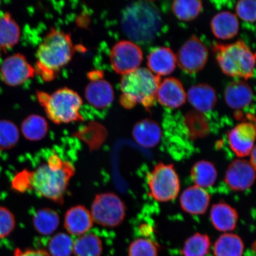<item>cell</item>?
<instances>
[{
    "mask_svg": "<svg viewBox=\"0 0 256 256\" xmlns=\"http://www.w3.org/2000/svg\"><path fill=\"white\" fill-rule=\"evenodd\" d=\"M35 74L34 67L22 54H14L6 58L0 66V78L2 81L12 87L24 84Z\"/></svg>",
    "mask_w": 256,
    "mask_h": 256,
    "instance_id": "11",
    "label": "cell"
},
{
    "mask_svg": "<svg viewBox=\"0 0 256 256\" xmlns=\"http://www.w3.org/2000/svg\"><path fill=\"white\" fill-rule=\"evenodd\" d=\"M14 256H50L46 251L43 250H22L17 248L14 252Z\"/></svg>",
    "mask_w": 256,
    "mask_h": 256,
    "instance_id": "38",
    "label": "cell"
},
{
    "mask_svg": "<svg viewBox=\"0 0 256 256\" xmlns=\"http://www.w3.org/2000/svg\"><path fill=\"white\" fill-rule=\"evenodd\" d=\"M48 248L52 256H70L72 252V240L66 233H58L50 239Z\"/></svg>",
    "mask_w": 256,
    "mask_h": 256,
    "instance_id": "33",
    "label": "cell"
},
{
    "mask_svg": "<svg viewBox=\"0 0 256 256\" xmlns=\"http://www.w3.org/2000/svg\"><path fill=\"white\" fill-rule=\"evenodd\" d=\"M74 52L71 34L50 28L37 50L36 74L44 82L53 81L71 62Z\"/></svg>",
    "mask_w": 256,
    "mask_h": 256,
    "instance_id": "2",
    "label": "cell"
},
{
    "mask_svg": "<svg viewBox=\"0 0 256 256\" xmlns=\"http://www.w3.org/2000/svg\"><path fill=\"white\" fill-rule=\"evenodd\" d=\"M160 82V76L144 68H139L122 76L120 80V104L128 110L137 104L149 110L155 104Z\"/></svg>",
    "mask_w": 256,
    "mask_h": 256,
    "instance_id": "4",
    "label": "cell"
},
{
    "mask_svg": "<svg viewBox=\"0 0 256 256\" xmlns=\"http://www.w3.org/2000/svg\"><path fill=\"white\" fill-rule=\"evenodd\" d=\"M110 59L114 71L124 76L139 68L143 60V53L134 42L121 40L112 48Z\"/></svg>",
    "mask_w": 256,
    "mask_h": 256,
    "instance_id": "9",
    "label": "cell"
},
{
    "mask_svg": "<svg viewBox=\"0 0 256 256\" xmlns=\"http://www.w3.org/2000/svg\"><path fill=\"white\" fill-rule=\"evenodd\" d=\"M102 250V240L94 234H85L73 242L72 252L76 256H100Z\"/></svg>",
    "mask_w": 256,
    "mask_h": 256,
    "instance_id": "29",
    "label": "cell"
},
{
    "mask_svg": "<svg viewBox=\"0 0 256 256\" xmlns=\"http://www.w3.org/2000/svg\"><path fill=\"white\" fill-rule=\"evenodd\" d=\"M176 64V56L168 47H159L154 50L147 60L150 71L160 78L170 74L174 71Z\"/></svg>",
    "mask_w": 256,
    "mask_h": 256,
    "instance_id": "18",
    "label": "cell"
},
{
    "mask_svg": "<svg viewBox=\"0 0 256 256\" xmlns=\"http://www.w3.org/2000/svg\"><path fill=\"white\" fill-rule=\"evenodd\" d=\"M210 202V196L206 188L195 185L186 188L180 198L182 210L190 215H203L206 212Z\"/></svg>",
    "mask_w": 256,
    "mask_h": 256,
    "instance_id": "15",
    "label": "cell"
},
{
    "mask_svg": "<svg viewBox=\"0 0 256 256\" xmlns=\"http://www.w3.org/2000/svg\"><path fill=\"white\" fill-rule=\"evenodd\" d=\"M190 104L196 110L209 112L216 106L217 96L215 89L206 84H200L191 87L186 94Z\"/></svg>",
    "mask_w": 256,
    "mask_h": 256,
    "instance_id": "23",
    "label": "cell"
},
{
    "mask_svg": "<svg viewBox=\"0 0 256 256\" xmlns=\"http://www.w3.org/2000/svg\"><path fill=\"white\" fill-rule=\"evenodd\" d=\"M36 96L48 119L53 123L60 124L84 121L80 112L82 98L73 90L64 88L58 89L52 94L38 91Z\"/></svg>",
    "mask_w": 256,
    "mask_h": 256,
    "instance_id": "5",
    "label": "cell"
},
{
    "mask_svg": "<svg viewBox=\"0 0 256 256\" xmlns=\"http://www.w3.org/2000/svg\"><path fill=\"white\" fill-rule=\"evenodd\" d=\"M183 84L175 78H166L160 82L156 94V100L164 106L176 108L182 106L186 100Z\"/></svg>",
    "mask_w": 256,
    "mask_h": 256,
    "instance_id": "14",
    "label": "cell"
},
{
    "mask_svg": "<svg viewBox=\"0 0 256 256\" xmlns=\"http://www.w3.org/2000/svg\"><path fill=\"white\" fill-rule=\"evenodd\" d=\"M202 8V2L197 0H176L172 4V10L179 20L191 21L196 18Z\"/></svg>",
    "mask_w": 256,
    "mask_h": 256,
    "instance_id": "30",
    "label": "cell"
},
{
    "mask_svg": "<svg viewBox=\"0 0 256 256\" xmlns=\"http://www.w3.org/2000/svg\"><path fill=\"white\" fill-rule=\"evenodd\" d=\"M210 220L214 228L220 232H230L236 228L238 214L234 208L224 202L214 204L210 208Z\"/></svg>",
    "mask_w": 256,
    "mask_h": 256,
    "instance_id": "19",
    "label": "cell"
},
{
    "mask_svg": "<svg viewBox=\"0 0 256 256\" xmlns=\"http://www.w3.org/2000/svg\"><path fill=\"white\" fill-rule=\"evenodd\" d=\"M176 58L182 70L192 74L200 72L206 66L208 50L202 42L194 35L182 46Z\"/></svg>",
    "mask_w": 256,
    "mask_h": 256,
    "instance_id": "10",
    "label": "cell"
},
{
    "mask_svg": "<svg viewBox=\"0 0 256 256\" xmlns=\"http://www.w3.org/2000/svg\"><path fill=\"white\" fill-rule=\"evenodd\" d=\"M104 75L103 72L92 71L88 72V76L90 81H94V80L104 78Z\"/></svg>",
    "mask_w": 256,
    "mask_h": 256,
    "instance_id": "39",
    "label": "cell"
},
{
    "mask_svg": "<svg viewBox=\"0 0 256 256\" xmlns=\"http://www.w3.org/2000/svg\"><path fill=\"white\" fill-rule=\"evenodd\" d=\"M128 254L129 256H158V248L151 240L138 238L131 243Z\"/></svg>",
    "mask_w": 256,
    "mask_h": 256,
    "instance_id": "34",
    "label": "cell"
},
{
    "mask_svg": "<svg viewBox=\"0 0 256 256\" xmlns=\"http://www.w3.org/2000/svg\"><path fill=\"white\" fill-rule=\"evenodd\" d=\"M213 51L226 75L248 80L254 74L255 54L242 40L231 44H216Z\"/></svg>",
    "mask_w": 256,
    "mask_h": 256,
    "instance_id": "6",
    "label": "cell"
},
{
    "mask_svg": "<svg viewBox=\"0 0 256 256\" xmlns=\"http://www.w3.org/2000/svg\"><path fill=\"white\" fill-rule=\"evenodd\" d=\"M15 216L7 208L0 206V238H6L14 231Z\"/></svg>",
    "mask_w": 256,
    "mask_h": 256,
    "instance_id": "35",
    "label": "cell"
},
{
    "mask_svg": "<svg viewBox=\"0 0 256 256\" xmlns=\"http://www.w3.org/2000/svg\"><path fill=\"white\" fill-rule=\"evenodd\" d=\"M190 177L195 186L203 188H210L216 181L217 170L212 162L201 160L192 167Z\"/></svg>",
    "mask_w": 256,
    "mask_h": 256,
    "instance_id": "25",
    "label": "cell"
},
{
    "mask_svg": "<svg viewBox=\"0 0 256 256\" xmlns=\"http://www.w3.org/2000/svg\"><path fill=\"white\" fill-rule=\"evenodd\" d=\"M20 28L8 12H0V55L8 52L20 40Z\"/></svg>",
    "mask_w": 256,
    "mask_h": 256,
    "instance_id": "21",
    "label": "cell"
},
{
    "mask_svg": "<svg viewBox=\"0 0 256 256\" xmlns=\"http://www.w3.org/2000/svg\"><path fill=\"white\" fill-rule=\"evenodd\" d=\"M254 97L252 88L247 82H234L228 86L224 92V98L227 104L232 110H239L248 106Z\"/></svg>",
    "mask_w": 256,
    "mask_h": 256,
    "instance_id": "22",
    "label": "cell"
},
{
    "mask_svg": "<svg viewBox=\"0 0 256 256\" xmlns=\"http://www.w3.org/2000/svg\"><path fill=\"white\" fill-rule=\"evenodd\" d=\"M49 126L44 118L38 114L28 116L21 126L22 134L26 139L30 142H38L47 135Z\"/></svg>",
    "mask_w": 256,
    "mask_h": 256,
    "instance_id": "28",
    "label": "cell"
},
{
    "mask_svg": "<svg viewBox=\"0 0 256 256\" xmlns=\"http://www.w3.org/2000/svg\"><path fill=\"white\" fill-rule=\"evenodd\" d=\"M256 127L254 124L240 123L230 131L228 143L232 151L240 158L248 156L254 148Z\"/></svg>",
    "mask_w": 256,
    "mask_h": 256,
    "instance_id": "13",
    "label": "cell"
},
{
    "mask_svg": "<svg viewBox=\"0 0 256 256\" xmlns=\"http://www.w3.org/2000/svg\"><path fill=\"white\" fill-rule=\"evenodd\" d=\"M254 0H242L236 5V14L245 22L252 23L256 20V6Z\"/></svg>",
    "mask_w": 256,
    "mask_h": 256,
    "instance_id": "36",
    "label": "cell"
},
{
    "mask_svg": "<svg viewBox=\"0 0 256 256\" xmlns=\"http://www.w3.org/2000/svg\"><path fill=\"white\" fill-rule=\"evenodd\" d=\"M12 186L14 190L21 193L30 190L28 170H24L15 176L12 181Z\"/></svg>",
    "mask_w": 256,
    "mask_h": 256,
    "instance_id": "37",
    "label": "cell"
},
{
    "mask_svg": "<svg viewBox=\"0 0 256 256\" xmlns=\"http://www.w3.org/2000/svg\"><path fill=\"white\" fill-rule=\"evenodd\" d=\"M132 136L136 142L144 148H154L162 140V128L155 120H143L134 126Z\"/></svg>",
    "mask_w": 256,
    "mask_h": 256,
    "instance_id": "20",
    "label": "cell"
},
{
    "mask_svg": "<svg viewBox=\"0 0 256 256\" xmlns=\"http://www.w3.org/2000/svg\"><path fill=\"white\" fill-rule=\"evenodd\" d=\"M114 90L110 83L104 78L90 82L86 88V100L92 106L102 110L113 103Z\"/></svg>",
    "mask_w": 256,
    "mask_h": 256,
    "instance_id": "17",
    "label": "cell"
},
{
    "mask_svg": "<svg viewBox=\"0 0 256 256\" xmlns=\"http://www.w3.org/2000/svg\"><path fill=\"white\" fill-rule=\"evenodd\" d=\"M149 195L152 199L167 202L178 196L180 182L174 166L160 162L146 176Z\"/></svg>",
    "mask_w": 256,
    "mask_h": 256,
    "instance_id": "7",
    "label": "cell"
},
{
    "mask_svg": "<svg viewBox=\"0 0 256 256\" xmlns=\"http://www.w3.org/2000/svg\"><path fill=\"white\" fill-rule=\"evenodd\" d=\"M210 26L218 39L228 40L238 34L239 22L236 16L231 12H222L214 16Z\"/></svg>",
    "mask_w": 256,
    "mask_h": 256,
    "instance_id": "24",
    "label": "cell"
},
{
    "mask_svg": "<svg viewBox=\"0 0 256 256\" xmlns=\"http://www.w3.org/2000/svg\"><path fill=\"white\" fill-rule=\"evenodd\" d=\"M162 18L156 6L150 2H138L128 6L122 17V27L131 40L138 44L151 42L156 37Z\"/></svg>",
    "mask_w": 256,
    "mask_h": 256,
    "instance_id": "3",
    "label": "cell"
},
{
    "mask_svg": "<svg viewBox=\"0 0 256 256\" xmlns=\"http://www.w3.org/2000/svg\"><path fill=\"white\" fill-rule=\"evenodd\" d=\"M32 220L34 230L44 236L52 234L60 224V217L57 211L48 208L38 210Z\"/></svg>",
    "mask_w": 256,
    "mask_h": 256,
    "instance_id": "26",
    "label": "cell"
},
{
    "mask_svg": "<svg viewBox=\"0 0 256 256\" xmlns=\"http://www.w3.org/2000/svg\"><path fill=\"white\" fill-rule=\"evenodd\" d=\"M250 160L249 162H250V164L254 166V167L256 168V148L252 150V151L250 155Z\"/></svg>",
    "mask_w": 256,
    "mask_h": 256,
    "instance_id": "40",
    "label": "cell"
},
{
    "mask_svg": "<svg viewBox=\"0 0 256 256\" xmlns=\"http://www.w3.org/2000/svg\"><path fill=\"white\" fill-rule=\"evenodd\" d=\"M90 213L94 222L98 225L114 228L124 222L126 207L118 195L113 192H104L96 195Z\"/></svg>",
    "mask_w": 256,
    "mask_h": 256,
    "instance_id": "8",
    "label": "cell"
},
{
    "mask_svg": "<svg viewBox=\"0 0 256 256\" xmlns=\"http://www.w3.org/2000/svg\"><path fill=\"white\" fill-rule=\"evenodd\" d=\"M75 174L76 168L71 162L64 161L53 154L46 162L34 170H28L30 190L41 197L62 204L70 182Z\"/></svg>",
    "mask_w": 256,
    "mask_h": 256,
    "instance_id": "1",
    "label": "cell"
},
{
    "mask_svg": "<svg viewBox=\"0 0 256 256\" xmlns=\"http://www.w3.org/2000/svg\"><path fill=\"white\" fill-rule=\"evenodd\" d=\"M19 130L16 124L7 120H0V150L14 148L19 140Z\"/></svg>",
    "mask_w": 256,
    "mask_h": 256,
    "instance_id": "32",
    "label": "cell"
},
{
    "mask_svg": "<svg viewBox=\"0 0 256 256\" xmlns=\"http://www.w3.org/2000/svg\"><path fill=\"white\" fill-rule=\"evenodd\" d=\"M255 170L256 168L249 161L236 159L230 163L227 168L224 181L232 190H247L254 183Z\"/></svg>",
    "mask_w": 256,
    "mask_h": 256,
    "instance_id": "12",
    "label": "cell"
},
{
    "mask_svg": "<svg viewBox=\"0 0 256 256\" xmlns=\"http://www.w3.org/2000/svg\"><path fill=\"white\" fill-rule=\"evenodd\" d=\"M210 246V236L197 232L186 240L182 252L184 256H206Z\"/></svg>",
    "mask_w": 256,
    "mask_h": 256,
    "instance_id": "31",
    "label": "cell"
},
{
    "mask_svg": "<svg viewBox=\"0 0 256 256\" xmlns=\"http://www.w3.org/2000/svg\"><path fill=\"white\" fill-rule=\"evenodd\" d=\"M244 245L238 235L224 233L217 239L214 244L215 256H242Z\"/></svg>",
    "mask_w": 256,
    "mask_h": 256,
    "instance_id": "27",
    "label": "cell"
},
{
    "mask_svg": "<svg viewBox=\"0 0 256 256\" xmlns=\"http://www.w3.org/2000/svg\"><path fill=\"white\" fill-rule=\"evenodd\" d=\"M94 223L90 211L81 204L70 208L64 216V227L73 236L85 234L94 226Z\"/></svg>",
    "mask_w": 256,
    "mask_h": 256,
    "instance_id": "16",
    "label": "cell"
}]
</instances>
